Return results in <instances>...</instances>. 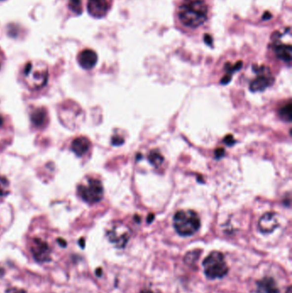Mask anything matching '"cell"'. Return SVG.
Segmentation results:
<instances>
[{
    "mask_svg": "<svg viewBox=\"0 0 292 293\" xmlns=\"http://www.w3.org/2000/svg\"><path fill=\"white\" fill-rule=\"evenodd\" d=\"M176 15L181 26L195 30L208 22L210 6L207 0H180Z\"/></svg>",
    "mask_w": 292,
    "mask_h": 293,
    "instance_id": "cell-1",
    "label": "cell"
},
{
    "mask_svg": "<svg viewBox=\"0 0 292 293\" xmlns=\"http://www.w3.org/2000/svg\"><path fill=\"white\" fill-rule=\"evenodd\" d=\"M23 80L33 90L43 88L48 81V68L45 63L31 61L23 69Z\"/></svg>",
    "mask_w": 292,
    "mask_h": 293,
    "instance_id": "cell-2",
    "label": "cell"
},
{
    "mask_svg": "<svg viewBox=\"0 0 292 293\" xmlns=\"http://www.w3.org/2000/svg\"><path fill=\"white\" fill-rule=\"evenodd\" d=\"M173 226L180 236L189 237L201 227V220L193 210H180L173 217Z\"/></svg>",
    "mask_w": 292,
    "mask_h": 293,
    "instance_id": "cell-3",
    "label": "cell"
},
{
    "mask_svg": "<svg viewBox=\"0 0 292 293\" xmlns=\"http://www.w3.org/2000/svg\"><path fill=\"white\" fill-rule=\"evenodd\" d=\"M204 274L210 280L222 279L229 271L224 255L219 251H213L205 258L203 262Z\"/></svg>",
    "mask_w": 292,
    "mask_h": 293,
    "instance_id": "cell-4",
    "label": "cell"
},
{
    "mask_svg": "<svg viewBox=\"0 0 292 293\" xmlns=\"http://www.w3.org/2000/svg\"><path fill=\"white\" fill-rule=\"evenodd\" d=\"M78 194L84 202L94 204L101 202L104 196L102 183L96 179L88 178L78 185Z\"/></svg>",
    "mask_w": 292,
    "mask_h": 293,
    "instance_id": "cell-5",
    "label": "cell"
},
{
    "mask_svg": "<svg viewBox=\"0 0 292 293\" xmlns=\"http://www.w3.org/2000/svg\"><path fill=\"white\" fill-rule=\"evenodd\" d=\"M108 240L117 248H124L131 237V231L122 222H115L107 231Z\"/></svg>",
    "mask_w": 292,
    "mask_h": 293,
    "instance_id": "cell-6",
    "label": "cell"
},
{
    "mask_svg": "<svg viewBox=\"0 0 292 293\" xmlns=\"http://www.w3.org/2000/svg\"><path fill=\"white\" fill-rule=\"evenodd\" d=\"M255 72L257 73V76L256 79L250 82V89L252 92H262L273 85L274 82L273 77L271 71L266 66H254Z\"/></svg>",
    "mask_w": 292,
    "mask_h": 293,
    "instance_id": "cell-7",
    "label": "cell"
},
{
    "mask_svg": "<svg viewBox=\"0 0 292 293\" xmlns=\"http://www.w3.org/2000/svg\"><path fill=\"white\" fill-rule=\"evenodd\" d=\"M286 31H284L282 33H277L276 35L273 36L274 39H273V47L278 59L290 64L292 61V45L290 40L288 42H285L284 37L286 36Z\"/></svg>",
    "mask_w": 292,
    "mask_h": 293,
    "instance_id": "cell-8",
    "label": "cell"
},
{
    "mask_svg": "<svg viewBox=\"0 0 292 293\" xmlns=\"http://www.w3.org/2000/svg\"><path fill=\"white\" fill-rule=\"evenodd\" d=\"M33 256L39 262H46L51 259V250L48 244L39 238H34L31 244Z\"/></svg>",
    "mask_w": 292,
    "mask_h": 293,
    "instance_id": "cell-9",
    "label": "cell"
},
{
    "mask_svg": "<svg viewBox=\"0 0 292 293\" xmlns=\"http://www.w3.org/2000/svg\"><path fill=\"white\" fill-rule=\"evenodd\" d=\"M279 216L275 213L268 212L260 217L258 227L262 233H271L279 226Z\"/></svg>",
    "mask_w": 292,
    "mask_h": 293,
    "instance_id": "cell-10",
    "label": "cell"
},
{
    "mask_svg": "<svg viewBox=\"0 0 292 293\" xmlns=\"http://www.w3.org/2000/svg\"><path fill=\"white\" fill-rule=\"evenodd\" d=\"M110 0H88V11L95 18L104 17L110 10Z\"/></svg>",
    "mask_w": 292,
    "mask_h": 293,
    "instance_id": "cell-11",
    "label": "cell"
},
{
    "mask_svg": "<svg viewBox=\"0 0 292 293\" xmlns=\"http://www.w3.org/2000/svg\"><path fill=\"white\" fill-rule=\"evenodd\" d=\"M78 63L85 70H90L94 68L98 61V56L96 52L91 49H85L78 55Z\"/></svg>",
    "mask_w": 292,
    "mask_h": 293,
    "instance_id": "cell-12",
    "label": "cell"
},
{
    "mask_svg": "<svg viewBox=\"0 0 292 293\" xmlns=\"http://www.w3.org/2000/svg\"><path fill=\"white\" fill-rule=\"evenodd\" d=\"M256 285L257 293H279L276 281L272 277H264Z\"/></svg>",
    "mask_w": 292,
    "mask_h": 293,
    "instance_id": "cell-13",
    "label": "cell"
},
{
    "mask_svg": "<svg viewBox=\"0 0 292 293\" xmlns=\"http://www.w3.org/2000/svg\"><path fill=\"white\" fill-rule=\"evenodd\" d=\"M91 143L88 138L85 137H76L72 142V150L77 156H82L90 149Z\"/></svg>",
    "mask_w": 292,
    "mask_h": 293,
    "instance_id": "cell-14",
    "label": "cell"
},
{
    "mask_svg": "<svg viewBox=\"0 0 292 293\" xmlns=\"http://www.w3.org/2000/svg\"><path fill=\"white\" fill-rule=\"evenodd\" d=\"M31 121L37 127L43 126L47 121V113L44 108H38L31 114Z\"/></svg>",
    "mask_w": 292,
    "mask_h": 293,
    "instance_id": "cell-15",
    "label": "cell"
},
{
    "mask_svg": "<svg viewBox=\"0 0 292 293\" xmlns=\"http://www.w3.org/2000/svg\"><path fill=\"white\" fill-rule=\"evenodd\" d=\"M201 256V251H189L184 256V262L189 267H194L197 265L199 257Z\"/></svg>",
    "mask_w": 292,
    "mask_h": 293,
    "instance_id": "cell-16",
    "label": "cell"
},
{
    "mask_svg": "<svg viewBox=\"0 0 292 293\" xmlns=\"http://www.w3.org/2000/svg\"><path fill=\"white\" fill-rule=\"evenodd\" d=\"M148 160L149 162L155 166V167H159L161 166L163 161H164V157L162 154L159 153L158 150L153 149L150 151L149 154H148Z\"/></svg>",
    "mask_w": 292,
    "mask_h": 293,
    "instance_id": "cell-17",
    "label": "cell"
},
{
    "mask_svg": "<svg viewBox=\"0 0 292 293\" xmlns=\"http://www.w3.org/2000/svg\"><path fill=\"white\" fill-rule=\"evenodd\" d=\"M10 193V182L5 177L0 176V197L6 196Z\"/></svg>",
    "mask_w": 292,
    "mask_h": 293,
    "instance_id": "cell-18",
    "label": "cell"
},
{
    "mask_svg": "<svg viewBox=\"0 0 292 293\" xmlns=\"http://www.w3.org/2000/svg\"><path fill=\"white\" fill-rule=\"evenodd\" d=\"M279 116L283 120L286 121V122L292 121V103L291 102L280 109Z\"/></svg>",
    "mask_w": 292,
    "mask_h": 293,
    "instance_id": "cell-19",
    "label": "cell"
},
{
    "mask_svg": "<svg viewBox=\"0 0 292 293\" xmlns=\"http://www.w3.org/2000/svg\"><path fill=\"white\" fill-rule=\"evenodd\" d=\"M70 9L75 14H81L82 11V0H69Z\"/></svg>",
    "mask_w": 292,
    "mask_h": 293,
    "instance_id": "cell-20",
    "label": "cell"
},
{
    "mask_svg": "<svg viewBox=\"0 0 292 293\" xmlns=\"http://www.w3.org/2000/svg\"><path fill=\"white\" fill-rule=\"evenodd\" d=\"M224 142L225 143V144H227L229 146H231V145H233L235 144V139H234V137L231 135H228V136L224 137Z\"/></svg>",
    "mask_w": 292,
    "mask_h": 293,
    "instance_id": "cell-21",
    "label": "cell"
},
{
    "mask_svg": "<svg viewBox=\"0 0 292 293\" xmlns=\"http://www.w3.org/2000/svg\"><path fill=\"white\" fill-rule=\"evenodd\" d=\"M123 144V138H121L120 137H112V144L116 145V146H119L121 144Z\"/></svg>",
    "mask_w": 292,
    "mask_h": 293,
    "instance_id": "cell-22",
    "label": "cell"
},
{
    "mask_svg": "<svg viewBox=\"0 0 292 293\" xmlns=\"http://www.w3.org/2000/svg\"><path fill=\"white\" fill-rule=\"evenodd\" d=\"M224 153V150L223 148H218V149L215 150V157L218 159H219V158L223 156Z\"/></svg>",
    "mask_w": 292,
    "mask_h": 293,
    "instance_id": "cell-23",
    "label": "cell"
},
{
    "mask_svg": "<svg viewBox=\"0 0 292 293\" xmlns=\"http://www.w3.org/2000/svg\"><path fill=\"white\" fill-rule=\"evenodd\" d=\"M58 242H59V244L61 245L62 247H65V246H66V242H65V240L61 239V238H59Z\"/></svg>",
    "mask_w": 292,
    "mask_h": 293,
    "instance_id": "cell-24",
    "label": "cell"
},
{
    "mask_svg": "<svg viewBox=\"0 0 292 293\" xmlns=\"http://www.w3.org/2000/svg\"><path fill=\"white\" fill-rule=\"evenodd\" d=\"M153 218H154V216L151 214L149 217H147V223H151V222L153 221Z\"/></svg>",
    "mask_w": 292,
    "mask_h": 293,
    "instance_id": "cell-25",
    "label": "cell"
},
{
    "mask_svg": "<svg viewBox=\"0 0 292 293\" xmlns=\"http://www.w3.org/2000/svg\"><path fill=\"white\" fill-rule=\"evenodd\" d=\"M140 293H153V291L148 290V289H146V290H143Z\"/></svg>",
    "mask_w": 292,
    "mask_h": 293,
    "instance_id": "cell-26",
    "label": "cell"
},
{
    "mask_svg": "<svg viewBox=\"0 0 292 293\" xmlns=\"http://www.w3.org/2000/svg\"><path fill=\"white\" fill-rule=\"evenodd\" d=\"M286 293H292V287H288V289L286 291Z\"/></svg>",
    "mask_w": 292,
    "mask_h": 293,
    "instance_id": "cell-27",
    "label": "cell"
},
{
    "mask_svg": "<svg viewBox=\"0 0 292 293\" xmlns=\"http://www.w3.org/2000/svg\"><path fill=\"white\" fill-rule=\"evenodd\" d=\"M2 123H3V118H2V117H1V116H0V125L2 124Z\"/></svg>",
    "mask_w": 292,
    "mask_h": 293,
    "instance_id": "cell-28",
    "label": "cell"
},
{
    "mask_svg": "<svg viewBox=\"0 0 292 293\" xmlns=\"http://www.w3.org/2000/svg\"><path fill=\"white\" fill-rule=\"evenodd\" d=\"M1 64H2V63H1V59H0V68H1Z\"/></svg>",
    "mask_w": 292,
    "mask_h": 293,
    "instance_id": "cell-29",
    "label": "cell"
}]
</instances>
